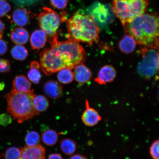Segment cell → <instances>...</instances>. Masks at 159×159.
Returning <instances> with one entry per match:
<instances>
[{"label": "cell", "instance_id": "1", "mask_svg": "<svg viewBox=\"0 0 159 159\" xmlns=\"http://www.w3.org/2000/svg\"><path fill=\"white\" fill-rule=\"evenodd\" d=\"M142 47L158 44L159 17L156 13H144L124 26Z\"/></svg>", "mask_w": 159, "mask_h": 159}, {"label": "cell", "instance_id": "2", "mask_svg": "<svg viewBox=\"0 0 159 159\" xmlns=\"http://www.w3.org/2000/svg\"><path fill=\"white\" fill-rule=\"evenodd\" d=\"M65 21L69 39L86 43L89 45L98 42L99 29L93 16L77 11Z\"/></svg>", "mask_w": 159, "mask_h": 159}, {"label": "cell", "instance_id": "3", "mask_svg": "<svg viewBox=\"0 0 159 159\" xmlns=\"http://www.w3.org/2000/svg\"><path fill=\"white\" fill-rule=\"evenodd\" d=\"M35 95L33 89L28 92L20 93L12 89L5 96L7 113L19 124L39 115L40 113L33 105Z\"/></svg>", "mask_w": 159, "mask_h": 159}, {"label": "cell", "instance_id": "4", "mask_svg": "<svg viewBox=\"0 0 159 159\" xmlns=\"http://www.w3.org/2000/svg\"><path fill=\"white\" fill-rule=\"evenodd\" d=\"M40 66L48 75L58 72L63 68L74 69L70 57L67 53L54 46L45 49L40 54Z\"/></svg>", "mask_w": 159, "mask_h": 159}, {"label": "cell", "instance_id": "5", "mask_svg": "<svg viewBox=\"0 0 159 159\" xmlns=\"http://www.w3.org/2000/svg\"><path fill=\"white\" fill-rule=\"evenodd\" d=\"M149 0H112V9L123 26L146 12Z\"/></svg>", "mask_w": 159, "mask_h": 159}, {"label": "cell", "instance_id": "6", "mask_svg": "<svg viewBox=\"0 0 159 159\" xmlns=\"http://www.w3.org/2000/svg\"><path fill=\"white\" fill-rule=\"evenodd\" d=\"M158 44L143 47L140 52L142 59L137 70L138 74L145 79L149 80L155 76L159 69Z\"/></svg>", "mask_w": 159, "mask_h": 159}, {"label": "cell", "instance_id": "7", "mask_svg": "<svg viewBox=\"0 0 159 159\" xmlns=\"http://www.w3.org/2000/svg\"><path fill=\"white\" fill-rule=\"evenodd\" d=\"M62 19L56 11L48 7L42 8L38 17V22L41 30L44 32L47 40L51 45L58 41L57 31Z\"/></svg>", "mask_w": 159, "mask_h": 159}, {"label": "cell", "instance_id": "8", "mask_svg": "<svg viewBox=\"0 0 159 159\" xmlns=\"http://www.w3.org/2000/svg\"><path fill=\"white\" fill-rule=\"evenodd\" d=\"M85 107L81 117L83 124L89 127L95 126L102 120V117L96 109L90 107L87 100L85 101Z\"/></svg>", "mask_w": 159, "mask_h": 159}, {"label": "cell", "instance_id": "9", "mask_svg": "<svg viewBox=\"0 0 159 159\" xmlns=\"http://www.w3.org/2000/svg\"><path fill=\"white\" fill-rule=\"evenodd\" d=\"M21 149L20 159H45V149L40 144L33 147L25 146Z\"/></svg>", "mask_w": 159, "mask_h": 159}, {"label": "cell", "instance_id": "10", "mask_svg": "<svg viewBox=\"0 0 159 159\" xmlns=\"http://www.w3.org/2000/svg\"><path fill=\"white\" fill-rule=\"evenodd\" d=\"M116 69L112 65H105L101 67L95 81L100 85H105L114 81L116 76Z\"/></svg>", "mask_w": 159, "mask_h": 159}, {"label": "cell", "instance_id": "11", "mask_svg": "<svg viewBox=\"0 0 159 159\" xmlns=\"http://www.w3.org/2000/svg\"><path fill=\"white\" fill-rule=\"evenodd\" d=\"M30 12L25 8L19 7L15 10L12 14L14 23L20 27L25 26L29 23Z\"/></svg>", "mask_w": 159, "mask_h": 159}, {"label": "cell", "instance_id": "12", "mask_svg": "<svg viewBox=\"0 0 159 159\" xmlns=\"http://www.w3.org/2000/svg\"><path fill=\"white\" fill-rule=\"evenodd\" d=\"M74 69V78L77 82L85 83L90 81L92 77L91 70L83 64L76 66Z\"/></svg>", "mask_w": 159, "mask_h": 159}, {"label": "cell", "instance_id": "13", "mask_svg": "<svg viewBox=\"0 0 159 159\" xmlns=\"http://www.w3.org/2000/svg\"><path fill=\"white\" fill-rule=\"evenodd\" d=\"M43 91L46 95L52 99L59 98L63 91V87L57 81L53 80L48 81L43 86Z\"/></svg>", "mask_w": 159, "mask_h": 159}, {"label": "cell", "instance_id": "14", "mask_svg": "<svg viewBox=\"0 0 159 159\" xmlns=\"http://www.w3.org/2000/svg\"><path fill=\"white\" fill-rule=\"evenodd\" d=\"M137 43L136 40L132 35L127 34L119 41V48L122 53L129 54L135 50Z\"/></svg>", "mask_w": 159, "mask_h": 159}, {"label": "cell", "instance_id": "15", "mask_svg": "<svg viewBox=\"0 0 159 159\" xmlns=\"http://www.w3.org/2000/svg\"><path fill=\"white\" fill-rule=\"evenodd\" d=\"M10 38L12 42L15 44L23 45L28 41L29 34L25 29L21 27H17L12 31Z\"/></svg>", "mask_w": 159, "mask_h": 159}, {"label": "cell", "instance_id": "16", "mask_svg": "<svg viewBox=\"0 0 159 159\" xmlns=\"http://www.w3.org/2000/svg\"><path fill=\"white\" fill-rule=\"evenodd\" d=\"M47 41V37L42 30L34 31L30 37L31 46L34 49H39L44 46Z\"/></svg>", "mask_w": 159, "mask_h": 159}, {"label": "cell", "instance_id": "17", "mask_svg": "<svg viewBox=\"0 0 159 159\" xmlns=\"http://www.w3.org/2000/svg\"><path fill=\"white\" fill-rule=\"evenodd\" d=\"M13 89L17 92L26 93L31 90L30 82L25 75H17L13 82Z\"/></svg>", "mask_w": 159, "mask_h": 159}, {"label": "cell", "instance_id": "18", "mask_svg": "<svg viewBox=\"0 0 159 159\" xmlns=\"http://www.w3.org/2000/svg\"><path fill=\"white\" fill-rule=\"evenodd\" d=\"M40 67L39 64L37 61H33L31 63L30 69L28 73L29 79L35 84H39L41 79Z\"/></svg>", "mask_w": 159, "mask_h": 159}, {"label": "cell", "instance_id": "19", "mask_svg": "<svg viewBox=\"0 0 159 159\" xmlns=\"http://www.w3.org/2000/svg\"><path fill=\"white\" fill-rule=\"evenodd\" d=\"M60 133L52 129H48L43 132L42 134V140L43 143L49 146H54L58 140Z\"/></svg>", "mask_w": 159, "mask_h": 159}, {"label": "cell", "instance_id": "20", "mask_svg": "<svg viewBox=\"0 0 159 159\" xmlns=\"http://www.w3.org/2000/svg\"><path fill=\"white\" fill-rule=\"evenodd\" d=\"M60 148L63 153L67 155H71L76 151L77 145L76 142L73 139L66 138L61 141Z\"/></svg>", "mask_w": 159, "mask_h": 159}, {"label": "cell", "instance_id": "21", "mask_svg": "<svg viewBox=\"0 0 159 159\" xmlns=\"http://www.w3.org/2000/svg\"><path fill=\"white\" fill-rule=\"evenodd\" d=\"M33 102L34 108L39 113L46 111L49 105L48 99L44 95H35Z\"/></svg>", "mask_w": 159, "mask_h": 159}, {"label": "cell", "instance_id": "22", "mask_svg": "<svg viewBox=\"0 0 159 159\" xmlns=\"http://www.w3.org/2000/svg\"><path fill=\"white\" fill-rule=\"evenodd\" d=\"M11 53L14 59L21 61L25 60L29 55L27 49L22 45L15 46L11 49Z\"/></svg>", "mask_w": 159, "mask_h": 159}, {"label": "cell", "instance_id": "23", "mask_svg": "<svg viewBox=\"0 0 159 159\" xmlns=\"http://www.w3.org/2000/svg\"><path fill=\"white\" fill-rule=\"evenodd\" d=\"M57 78L60 82L64 84H69L74 80V74L71 69L63 68L58 71Z\"/></svg>", "mask_w": 159, "mask_h": 159}, {"label": "cell", "instance_id": "24", "mask_svg": "<svg viewBox=\"0 0 159 159\" xmlns=\"http://www.w3.org/2000/svg\"><path fill=\"white\" fill-rule=\"evenodd\" d=\"M25 142L27 146L33 147L39 144L41 138L39 133L35 131H31L25 137Z\"/></svg>", "mask_w": 159, "mask_h": 159}, {"label": "cell", "instance_id": "25", "mask_svg": "<svg viewBox=\"0 0 159 159\" xmlns=\"http://www.w3.org/2000/svg\"><path fill=\"white\" fill-rule=\"evenodd\" d=\"M21 156V149L17 147H11L5 153V159H20Z\"/></svg>", "mask_w": 159, "mask_h": 159}, {"label": "cell", "instance_id": "26", "mask_svg": "<svg viewBox=\"0 0 159 159\" xmlns=\"http://www.w3.org/2000/svg\"><path fill=\"white\" fill-rule=\"evenodd\" d=\"M150 156L153 159H159V141H154L150 147L149 150Z\"/></svg>", "mask_w": 159, "mask_h": 159}, {"label": "cell", "instance_id": "27", "mask_svg": "<svg viewBox=\"0 0 159 159\" xmlns=\"http://www.w3.org/2000/svg\"><path fill=\"white\" fill-rule=\"evenodd\" d=\"M11 9V6L7 1L0 0V17H4Z\"/></svg>", "mask_w": 159, "mask_h": 159}, {"label": "cell", "instance_id": "28", "mask_svg": "<svg viewBox=\"0 0 159 159\" xmlns=\"http://www.w3.org/2000/svg\"><path fill=\"white\" fill-rule=\"evenodd\" d=\"M51 5L53 7L59 10H63L66 8L69 0H50Z\"/></svg>", "mask_w": 159, "mask_h": 159}, {"label": "cell", "instance_id": "29", "mask_svg": "<svg viewBox=\"0 0 159 159\" xmlns=\"http://www.w3.org/2000/svg\"><path fill=\"white\" fill-rule=\"evenodd\" d=\"M11 63L8 60L0 59V72L5 73L11 70Z\"/></svg>", "mask_w": 159, "mask_h": 159}, {"label": "cell", "instance_id": "30", "mask_svg": "<svg viewBox=\"0 0 159 159\" xmlns=\"http://www.w3.org/2000/svg\"><path fill=\"white\" fill-rule=\"evenodd\" d=\"M12 122L11 115L4 114L0 116V124L3 126H7L11 124Z\"/></svg>", "mask_w": 159, "mask_h": 159}, {"label": "cell", "instance_id": "31", "mask_svg": "<svg viewBox=\"0 0 159 159\" xmlns=\"http://www.w3.org/2000/svg\"><path fill=\"white\" fill-rule=\"evenodd\" d=\"M7 43L2 39H0V56L3 55L7 51Z\"/></svg>", "mask_w": 159, "mask_h": 159}, {"label": "cell", "instance_id": "32", "mask_svg": "<svg viewBox=\"0 0 159 159\" xmlns=\"http://www.w3.org/2000/svg\"><path fill=\"white\" fill-rule=\"evenodd\" d=\"M68 159H88L86 157L80 154H74L70 157Z\"/></svg>", "mask_w": 159, "mask_h": 159}, {"label": "cell", "instance_id": "33", "mask_svg": "<svg viewBox=\"0 0 159 159\" xmlns=\"http://www.w3.org/2000/svg\"><path fill=\"white\" fill-rule=\"evenodd\" d=\"M5 29V26L2 21L0 19V39L2 38L3 34Z\"/></svg>", "mask_w": 159, "mask_h": 159}, {"label": "cell", "instance_id": "34", "mask_svg": "<svg viewBox=\"0 0 159 159\" xmlns=\"http://www.w3.org/2000/svg\"><path fill=\"white\" fill-rule=\"evenodd\" d=\"M48 159H63L61 155L58 153H53L49 155Z\"/></svg>", "mask_w": 159, "mask_h": 159}]
</instances>
